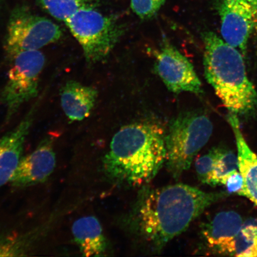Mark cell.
I'll use <instances>...</instances> for the list:
<instances>
[{"mask_svg": "<svg viewBox=\"0 0 257 257\" xmlns=\"http://www.w3.org/2000/svg\"><path fill=\"white\" fill-rule=\"evenodd\" d=\"M226 192H206L184 184L143 190L135 209L138 231L156 250L188 229L205 209Z\"/></svg>", "mask_w": 257, "mask_h": 257, "instance_id": "cell-1", "label": "cell"}, {"mask_svg": "<svg viewBox=\"0 0 257 257\" xmlns=\"http://www.w3.org/2000/svg\"><path fill=\"white\" fill-rule=\"evenodd\" d=\"M165 137L163 128L153 122L121 128L103 159L106 174L118 184L136 186L152 181L166 162Z\"/></svg>", "mask_w": 257, "mask_h": 257, "instance_id": "cell-2", "label": "cell"}, {"mask_svg": "<svg viewBox=\"0 0 257 257\" xmlns=\"http://www.w3.org/2000/svg\"><path fill=\"white\" fill-rule=\"evenodd\" d=\"M202 39L205 78L224 107L238 117L256 114L257 92L242 54L214 32H204Z\"/></svg>", "mask_w": 257, "mask_h": 257, "instance_id": "cell-3", "label": "cell"}, {"mask_svg": "<svg viewBox=\"0 0 257 257\" xmlns=\"http://www.w3.org/2000/svg\"><path fill=\"white\" fill-rule=\"evenodd\" d=\"M213 125L205 112H183L170 121L166 134L167 167L175 178L190 168L193 160L207 144Z\"/></svg>", "mask_w": 257, "mask_h": 257, "instance_id": "cell-4", "label": "cell"}, {"mask_svg": "<svg viewBox=\"0 0 257 257\" xmlns=\"http://www.w3.org/2000/svg\"><path fill=\"white\" fill-rule=\"evenodd\" d=\"M95 8L80 9L64 21L89 63L100 62L107 57L124 32L113 19Z\"/></svg>", "mask_w": 257, "mask_h": 257, "instance_id": "cell-5", "label": "cell"}, {"mask_svg": "<svg viewBox=\"0 0 257 257\" xmlns=\"http://www.w3.org/2000/svg\"><path fill=\"white\" fill-rule=\"evenodd\" d=\"M63 36L59 26L25 7L12 12L5 36V50L12 60L25 51L40 50L59 41Z\"/></svg>", "mask_w": 257, "mask_h": 257, "instance_id": "cell-6", "label": "cell"}, {"mask_svg": "<svg viewBox=\"0 0 257 257\" xmlns=\"http://www.w3.org/2000/svg\"><path fill=\"white\" fill-rule=\"evenodd\" d=\"M11 62L7 82L0 95V102L6 109L7 120H11L22 105L38 95L46 57L40 50L25 51L13 58Z\"/></svg>", "mask_w": 257, "mask_h": 257, "instance_id": "cell-7", "label": "cell"}, {"mask_svg": "<svg viewBox=\"0 0 257 257\" xmlns=\"http://www.w3.org/2000/svg\"><path fill=\"white\" fill-rule=\"evenodd\" d=\"M155 70L167 88L174 94L188 92L199 95L203 93L194 66L166 37H163L160 50L156 53Z\"/></svg>", "mask_w": 257, "mask_h": 257, "instance_id": "cell-8", "label": "cell"}, {"mask_svg": "<svg viewBox=\"0 0 257 257\" xmlns=\"http://www.w3.org/2000/svg\"><path fill=\"white\" fill-rule=\"evenodd\" d=\"M221 37L246 57L248 41L256 26L254 9L248 0H219Z\"/></svg>", "mask_w": 257, "mask_h": 257, "instance_id": "cell-9", "label": "cell"}, {"mask_svg": "<svg viewBox=\"0 0 257 257\" xmlns=\"http://www.w3.org/2000/svg\"><path fill=\"white\" fill-rule=\"evenodd\" d=\"M54 137L48 136L34 152L22 157L11 180L15 188H25L41 184L52 174L56 165Z\"/></svg>", "mask_w": 257, "mask_h": 257, "instance_id": "cell-10", "label": "cell"}, {"mask_svg": "<svg viewBox=\"0 0 257 257\" xmlns=\"http://www.w3.org/2000/svg\"><path fill=\"white\" fill-rule=\"evenodd\" d=\"M39 104L35 102L20 123L0 139V188L11 181L18 168Z\"/></svg>", "mask_w": 257, "mask_h": 257, "instance_id": "cell-11", "label": "cell"}, {"mask_svg": "<svg viewBox=\"0 0 257 257\" xmlns=\"http://www.w3.org/2000/svg\"><path fill=\"white\" fill-rule=\"evenodd\" d=\"M243 223L242 217L235 211L217 213L202 228L208 248L219 255L234 256L236 237Z\"/></svg>", "mask_w": 257, "mask_h": 257, "instance_id": "cell-12", "label": "cell"}, {"mask_svg": "<svg viewBox=\"0 0 257 257\" xmlns=\"http://www.w3.org/2000/svg\"><path fill=\"white\" fill-rule=\"evenodd\" d=\"M227 120L235 137L239 170L243 179L244 187L241 196L257 205V156L243 136L238 116L229 112Z\"/></svg>", "mask_w": 257, "mask_h": 257, "instance_id": "cell-13", "label": "cell"}, {"mask_svg": "<svg viewBox=\"0 0 257 257\" xmlns=\"http://www.w3.org/2000/svg\"><path fill=\"white\" fill-rule=\"evenodd\" d=\"M98 91L92 86L75 80L67 82L60 91V102L64 114L71 121L88 117L94 108Z\"/></svg>", "mask_w": 257, "mask_h": 257, "instance_id": "cell-14", "label": "cell"}, {"mask_svg": "<svg viewBox=\"0 0 257 257\" xmlns=\"http://www.w3.org/2000/svg\"><path fill=\"white\" fill-rule=\"evenodd\" d=\"M72 233L83 256L104 255L107 242L97 218L94 216L79 218L73 224Z\"/></svg>", "mask_w": 257, "mask_h": 257, "instance_id": "cell-15", "label": "cell"}, {"mask_svg": "<svg viewBox=\"0 0 257 257\" xmlns=\"http://www.w3.org/2000/svg\"><path fill=\"white\" fill-rule=\"evenodd\" d=\"M48 228L47 225L20 236L0 237V256L25 255V253L30 251L38 240L41 238Z\"/></svg>", "mask_w": 257, "mask_h": 257, "instance_id": "cell-16", "label": "cell"}, {"mask_svg": "<svg viewBox=\"0 0 257 257\" xmlns=\"http://www.w3.org/2000/svg\"><path fill=\"white\" fill-rule=\"evenodd\" d=\"M38 4L54 18L65 21L79 9L95 8L98 0H36Z\"/></svg>", "mask_w": 257, "mask_h": 257, "instance_id": "cell-17", "label": "cell"}, {"mask_svg": "<svg viewBox=\"0 0 257 257\" xmlns=\"http://www.w3.org/2000/svg\"><path fill=\"white\" fill-rule=\"evenodd\" d=\"M234 256L257 257V220L243 221L235 242Z\"/></svg>", "mask_w": 257, "mask_h": 257, "instance_id": "cell-18", "label": "cell"}, {"mask_svg": "<svg viewBox=\"0 0 257 257\" xmlns=\"http://www.w3.org/2000/svg\"><path fill=\"white\" fill-rule=\"evenodd\" d=\"M237 170H239L237 156L232 151L220 147L209 185L216 186L224 185L227 177Z\"/></svg>", "mask_w": 257, "mask_h": 257, "instance_id": "cell-19", "label": "cell"}, {"mask_svg": "<svg viewBox=\"0 0 257 257\" xmlns=\"http://www.w3.org/2000/svg\"><path fill=\"white\" fill-rule=\"evenodd\" d=\"M220 147H213L208 153L196 161L195 169L199 181L210 185Z\"/></svg>", "mask_w": 257, "mask_h": 257, "instance_id": "cell-20", "label": "cell"}, {"mask_svg": "<svg viewBox=\"0 0 257 257\" xmlns=\"http://www.w3.org/2000/svg\"><path fill=\"white\" fill-rule=\"evenodd\" d=\"M165 0H131V8L143 19L152 18L163 5Z\"/></svg>", "mask_w": 257, "mask_h": 257, "instance_id": "cell-21", "label": "cell"}, {"mask_svg": "<svg viewBox=\"0 0 257 257\" xmlns=\"http://www.w3.org/2000/svg\"><path fill=\"white\" fill-rule=\"evenodd\" d=\"M223 185L226 186L229 194H235L241 196L244 187V182L239 170L234 172L228 176Z\"/></svg>", "mask_w": 257, "mask_h": 257, "instance_id": "cell-22", "label": "cell"}, {"mask_svg": "<svg viewBox=\"0 0 257 257\" xmlns=\"http://www.w3.org/2000/svg\"><path fill=\"white\" fill-rule=\"evenodd\" d=\"M250 3V5L252 6V7L255 10L256 18V23H257V0H248Z\"/></svg>", "mask_w": 257, "mask_h": 257, "instance_id": "cell-23", "label": "cell"}]
</instances>
